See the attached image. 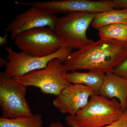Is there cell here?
Here are the masks:
<instances>
[{"label": "cell", "instance_id": "7c38bea8", "mask_svg": "<svg viewBox=\"0 0 127 127\" xmlns=\"http://www.w3.org/2000/svg\"><path fill=\"white\" fill-rule=\"evenodd\" d=\"M105 75L104 73L96 71H89L87 72L74 71L67 73L66 77L71 84L85 85L92 89L95 94H98Z\"/></svg>", "mask_w": 127, "mask_h": 127}, {"label": "cell", "instance_id": "7402d4cb", "mask_svg": "<svg viewBox=\"0 0 127 127\" xmlns=\"http://www.w3.org/2000/svg\"><path fill=\"white\" fill-rule=\"evenodd\" d=\"M7 60L3 59V58H0V67L2 66H4L5 64L7 62Z\"/></svg>", "mask_w": 127, "mask_h": 127}, {"label": "cell", "instance_id": "3957f363", "mask_svg": "<svg viewBox=\"0 0 127 127\" xmlns=\"http://www.w3.org/2000/svg\"><path fill=\"white\" fill-rule=\"evenodd\" d=\"M124 112L116 98L94 94L75 118L79 127H102L118 119Z\"/></svg>", "mask_w": 127, "mask_h": 127}, {"label": "cell", "instance_id": "8fae6325", "mask_svg": "<svg viewBox=\"0 0 127 127\" xmlns=\"http://www.w3.org/2000/svg\"><path fill=\"white\" fill-rule=\"evenodd\" d=\"M98 94L109 99L117 98L123 111H126L127 79L114 73H106Z\"/></svg>", "mask_w": 127, "mask_h": 127}, {"label": "cell", "instance_id": "9c48e42d", "mask_svg": "<svg viewBox=\"0 0 127 127\" xmlns=\"http://www.w3.org/2000/svg\"><path fill=\"white\" fill-rule=\"evenodd\" d=\"M58 17L56 14L31 6L15 16L14 20L6 25L5 31L10 32L11 39L13 40L22 32L34 28L47 27L54 31Z\"/></svg>", "mask_w": 127, "mask_h": 127}, {"label": "cell", "instance_id": "8992f818", "mask_svg": "<svg viewBox=\"0 0 127 127\" xmlns=\"http://www.w3.org/2000/svg\"><path fill=\"white\" fill-rule=\"evenodd\" d=\"M5 50L7 53V61L5 64V70L3 72L14 79L22 77L30 73L45 68L53 58H59L64 63L68 55L72 52L70 48L62 46L52 55L37 57L22 51H15L9 47H6Z\"/></svg>", "mask_w": 127, "mask_h": 127}, {"label": "cell", "instance_id": "277c9868", "mask_svg": "<svg viewBox=\"0 0 127 127\" xmlns=\"http://www.w3.org/2000/svg\"><path fill=\"white\" fill-rule=\"evenodd\" d=\"M67 71L64 63L58 58H53L45 68L35 71L15 80L27 87L38 88L42 93L57 96L70 85L66 75Z\"/></svg>", "mask_w": 127, "mask_h": 127}, {"label": "cell", "instance_id": "ac0fdd59", "mask_svg": "<svg viewBox=\"0 0 127 127\" xmlns=\"http://www.w3.org/2000/svg\"><path fill=\"white\" fill-rule=\"evenodd\" d=\"M112 2L115 10L127 9V0H113Z\"/></svg>", "mask_w": 127, "mask_h": 127}, {"label": "cell", "instance_id": "ffe728a7", "mask_svg": "<svg viewBox=\"0 0 127 127\" xmlns=\"http://www.w3.org/2000/svg\"><path fill=\"white\" fill-rule=\"evenodd\" d=\"M8 34H6L4 36L0 37V46L2 47L7 44L8 42Z\"/></svg>", "mask_w": 127, "mask_h": 127}, {"label": "cell", "instance_id": "44dd1931", "mask_svg": "<svg viewBox=\"0 0 127 127\" xmlns=\"http://www.w3.org/2000/svg\"><path fill=\"white\" fill-rule=\"evenodd\" d=\"M49 127H65L59 122L52 123L50 124Z\"/></svg>", "mask_w": 127, "mask_h": 127}, {"label": "cell", "instance_id": "30bf717a", "mask_svg": "<svg viewBox=\"0 0 127 127\" xmlns=\"http://www.w3.org/2000/svg\"><path fill=\"white\" fill-rule=\"evenodd\" d=\"M94 94L92 89L85 85L71 84L57 95L53 103L61 113L75 117Z\"/></svg>", "mask_w": 127, "mask_h": 127}, {"label": "cell", "instance_id": "9a60e30c", "mask_svg": "<svg viewBox=\"0 0 127 127\" xmlns=\"http://www.w3.org/2000/svg\"><path fill=\"white\" fill-rule=\"evenodd\" d=\"M98 31L100 39L127 42V25L126 24L116 23L107 25L101 28Z\"/></svg>", "mask_w": 127, "mask_h": 127}, {"label": "cell", "instance_id": "7a4b0ae2", "mask_svg": "<svg viewBox=\"0 0 127 127\" xmlns=\"http://www.w3.org/2000/svg\"><path fill=\"white\" fill-rule=\"evenodd\" d=\"M95 13L74 12L58 17L54 31L62 46L79 50L94 42L87 36V32L92 24Z\"/></svg>", "mask_w": 127, "mask_h": 127}, {"label": "cell", "instance_id": "ba28073f", "mask_svg": "<svg viewBox=\"0 0 127 127\" xmlns=\"http://www.w3.org/2000/svg\"><path fill=\"white\" fill-rule=\"evenodd\" d=\"M22 5L39 7L49 13L67 14L71 12H84L97 14L114 9L112 0H52L32 2H18Z\"/></svg>", "mask_w": 127, "mask_h": 127}, {"label": "cell", "instance_id": "2e32d148", "mask_svg": "<svg viewBox=\"0 0 127 127\" xmlns=\"http://www.w3.org/2000/svg\"><path fill=\"white\" fill-rule=\"evenodd\" d=\"M102 127H127V111H124L120 117L112 123Z\"/></svg>", "mask_w": 127, "mask_h": 127}, {"label": "cell", "instance_id": "5bb4252c", "mask_svg": "<svg viewBox=\"0 0 127 127\" xmlns=\"http://www.w3.org/2000/svg\"><path fill=\"white\" fill-rule=\"evenodd\" d=\"M42 116L39 114L16 119L0 118V127H43Z\"/></svg>", "mask_w": 127, "mask_h": 127}, {"label": "cell", "instance_id": "52a82bcc", "mask_svg": "<svg viewBox=\"0 0 127 127\" xmlns=\"http://www.w3.org/2000/svg\"><path fill=\"white\" fill-rule=\"evenodd\" d=\"M14 43L21 51L37 57L52 55L62 47L54 30L47 27L22 32L14 39Z\"/></svg>", "mask_w": 127, "mask_h": 127}, {"label": "cell", "instance_id": "5b68a950", "mask_svg": "<svg viewBox=\"0 0 127 127\" xmlns=\"http://www.w3.org/2000/svg\"><path fill=\"white\" fill-rule=\"evenodd\" d=\"M27 87L1 72L0 73V106L2 117L16 119L33 115L26 99Z\"/></svg>", "mask_w": 127, "mask_h": 127}, {"label": "cell", "instance_id": "603a6c76", "mask_svg": "<svg viewBox=\"0 0 127 127\" xmlns=\"http://www.w3.org/2000/svg\"><path fill=\"white\" fill-rule=\"evenodd\" d=\"M126 111H127V99L126 101Z\"/></svg>", "mask_w": 127, "mask_h": 127}, {"label": "cell", "instance_id": "e0dca14e", "mask_svg": "<svg viewBox=\"0 0 127 127\" xmlns=\"http://www.w3.org/2000/svg\"><path fill=\"white\" fill-rule=\"evenodd\" d=\"M114 73L127 79V58L115 68Z\"/></svg>", "mask_w": 127, "mask_h": 127}, {"label": "cell", "instance_id": "6da1fadb", "mask_svg": "<svg viewBox=\"0 0 127 127\" xmlns=\"http://www.w3.org/2000/svg\"><path fill=\"white\" fill-rule=\"evenodd\" d=\"M127 58V42L100 39L76 51L64 62L67 71L88 70L106 73H114Z\"/></svg>", "mask_w": 127, "mask_h": 127}, {"label": "cell", "instance_id": "d6986e66", "mask_svg": "<svg viewBox=\"0 0 127 127\" xmlns=\"http://www.w3.org/2000/svg\"><path fill=\"white\" fill-rule=\"evenodd\" d=\"M65 119L67 124L70 127H79L76 122L75 117L69 115L66 117Z\"/></svg>", "mask_w": 127, "mask_h": 127}, {"label": "cell", "instance_id": "4fadbf2b", "mask_svg": "<svg viewBox=\"0 0 127 127\" xmlns=\"http://www.w3.org/2000/svg\"><path fill=\"white\" fill-rule=\"evenodd\" d=\"M116 23L127 25V9L113 10L95 14L92 22V26L98 30L107 25Z\"/></svg>", "mask_w": 127, "mask_h": 127}]
</instances>
